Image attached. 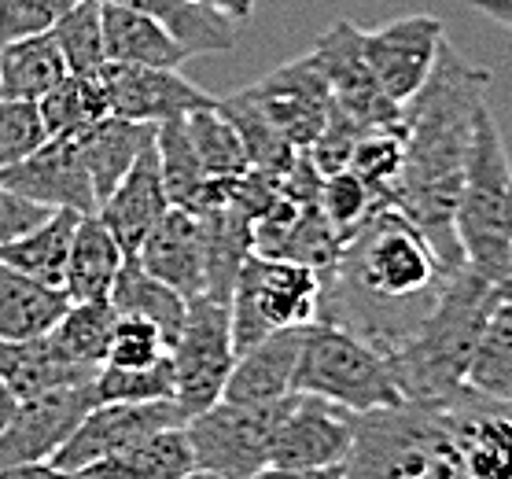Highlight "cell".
<instances>
[{
	"instance_id": "4316f807",
	"label": "cell",
	"mask_w": 512,
	"mask_h": 479,
	"mask_svg": "<svg viewBox=\"0 0 512 479\" xmlns=\"http://www.w3.org/2000/svg\"><path fill=\"white\" fill-rule=\"evenodd\" d=\"M70 295L0 262V339H34L56 328Z\"/></svg>"
},
{
	"instance_id": "b9f144b4",
	"label": "cell",
	"mask_w": 512,
	"mask_h": 479,
	"mask_svg": "<svg viewBox=\"0 0 512 479\" xmlns=\"http://www.w3.org/2000/svg\"><path fill=\"white\" fill-rule=\"evenodd\" d=\"M48 141L37 100H0V170L23 163Z\"/></svg>"
},
{
	"instance_id": "f35d334b",
	"label": "cell",
	"mask_w": 512,
	"mask_h": 479,
	"mask_svg": "<svg viewBox=\"0 0 512 479\" xmlns=\"http://www.w3.org/2000/svg\"><path fill=\"white\" fill-rule=\"evenodd\" d=\"M317 207L325 214V222L336 229V236L347 244L350 236L358 233V225L380 207L369 185L361 181L354 170H336V174L321 177L317 188Z\"/></svg>"
},
{
	"instance_id": "e575fe53",
	"label": "cell",
	"mask_w": 512,
	"mask_h": 479,
	"mask_svg": "<svg viewBox=\"0 0 512 479\" xmlns=\"http://www.w3.org/2000/svg\"><path fill=\"white\" fill-rule=\"evenodd\" d=\"M115 321L118 310L111 306V299H85V303H70L67 314L59 317L48 336L56 339V347L70 362L85 365V369H100L107 358Z\"/></svg>"
},
{
	"instance_id": "8fae6325",
	"label": "cell",
	"mask_w": 512,
	"mask_h": 479,
	"mask_svg": "<svg viewBox=\"0 0 512 479\" xmlns=\"http://www.w3.org/2000/svg\"><path fill=\"white\" fill-rule=\"evenodd\" d=\"M443 41V19H435L428 12L398 15L380 30H361V48L369 59V71L395 107H406L428 85Z\"/></svg>"
},
{
	"instance_id": "4fadbf2b",
	"label": "cell",
	"mask_w": 512,
	"mask_h": 479,
	"mask_svg": "<svg viewBox=\"0 0 512 479\" xmlns=\"http://www.w3.org/2000/svg\"><path fill=\"white\" fill-rule=\"evenodd\" d=\"M354 443V413L328 398L288 391L269 443V465H343Z\"/></svg>"
},
{
	"instance_id": "5b68a950",
	"label": "cell",
	"mask_w": 512,
	"mask_h": 479,
	"mask_svg": "<svg viewBox=\"0 0 512 479\" xmlns=\"http://www.w3.org/2000/svg\"><path fill=\"white\" fill-rule=\"evenodd\" d=\"M454 236L472 273L509 288L512 159L487 100L479 104L472 122V148H468L465 177H461L454 207Z\"/></svg>"
},
{
	"instance_id": "8d00e7d4",
	"label": "cell",
	"mask_w": 512,
	"mask_h": 479,
	"mask_svg": "<svg viewBox=\"0 0 512 479\" xmlns=\"http://www.w3.org/2000/svg\"><path fill=\"white\" fill-rule=\"evenodd\" d=\"M185 129H188V137H192V148H196L199 163H203V170H207L210 177H229V181H236V177L251 166L247 163L244 144H240V133H236L233 122L218 111V100L207 107L188 111Z\"/></svg>"
},
{
	"instance_id": "ab89813d",
	"label": "cell",
	"mask_w": 512,
	"mask_h": 479,
	"mask_svg": "<svg viewBox=\"0 0 512 479\" xmlns=\"http://www.w3.org/2000/svg\"><path fill=\"white\" fill-rule=\"evenodd\" d=\"M100 402H155V398H174V365L170 354L148 369H111L100 365L96 373Z\"/></svg>"
},
{
	"instance_id": "f1b7e54d",
	"label": "cell",
	"mask_w": 512,
	"mask_h": 479,
	"mask_svg": "<svg viewBox=\"0 0 512 479\" xmlns=\"http://www.w3.org/2000/svg\"><path fill=\"white\" fill-rule=\"evenodd\" d=\"M78 222H82L78 211H52L45 222H37L34 229H26V233H19L15 240L0 244V262L23 269L26 277H34V281L63 288L70 240H74Z\"/></svg>"
},
{
	"instance_id": "e0dca14e",
	"label": "cell",
	"mask_w": 512,
	"mask_h": 479,
	"mask_svg": "<svg viewBox=\"0 0 512 479\" xmlns=\"http://www.w3.org/2000/svg\"><path fill=\"white\" fill-rule=\"evenodd\" d=\"M104 82L107 107L111 115L133 118V122H166V118H181L196 107L214 104L218 96L203 93L192 85L185 74L170 71V67H129V63H104L100 71Z\"/></svg>"
},
{
	"instance_id": "7dc6e473",
	"label": "cell",
	"mask_w": 512,
	"mask_h": 479,
	"mask_svg": "<svg viewBox=\"0 0 512 479\" xmlns=\"http://www.w3.org/2000/svg\"><path fill=\"white\" fill-rule=\"evenodd\" d=\"M476 12H483L490 19V23L505 26V30H512V0H468Z\"/></svg>"
},
{
	"instance_id": "f546056e",
	"label": "cell",
	"mask_w": 512,
	"mask_h": 479,
	"mask_svg": "<svg viewBox=\"0 0 512 479\" xmlns=\"http://www.w3.org/2000/svg\"><path fill=\"white\" fill-rule=\"evenodd\" d=\"M115 4L152 15L155 23L174 41H181L192 56H218V52H229L236 45L233 19H225L222 12L196 4V0H115Z\"/></svg>"
},
{
	"instance_id": "2e32d148",
	"label": "cell",
	"mask_w": 512,
	"mask_h": 479,
	"mask_svg": "<svg viewBox=\"0 0 512 479\" xmlns=\"http://www.w3.org/2000/svg\"><path fill=\"white\" fill-rule=\"evenodd\" d=\"M0 188L30 199V203H41L48 211L96 214L93 177L85 170L74 137H48L23 163L0 170Z\"/></svg>"
},
{
	"instance_id": "f907efd6",
	"label": "cell",
	"mask_w": 512,
	"mask_h": 479,
	"mask_svg": "<svg viewBox=\"0 0 512 479\" xmlns=\"http://www.w3.org/2000/svg\"><path fill=\"white\" fill-rule=\"evenodd\" d=\"M509 288H512V244H509Z\"/></svg>"
},
{
	"instance_id": "3957f363",
	"label": "cell",
	"mask_w": 512,
	"mask_h": 479,
	"mask_svg": "<svg viewBox=\"0 0 512 479\" xmlns=\"http://www.w3.org/2000/svg\"><path fill=\"white\" fill-rule=\"evenodd\" d=\"M501 292H505L501 284H490L468 266L450 273L446 288L439 292L428 317L413 328V336L398 343L395 351H387L402 402L439 406L465 391L468 358Z\"/></svg>"
},
{
	"instance_id": "6da1fadb",
	"label": "cell",
	"mask_w": 512,
	"mask_h": 479,
	"mask_svg": "<svg viewBox=\"0 0 512 479\" xmlns=\"http://www.w3.org/2000/svg\"><path fill=\"white\" fill-rule=\"evenodd\" d=\"M454 269L461 266H450L406 211L384 203L317 269V321L347 328L384 354L395 351L428 317Z\"/></svg>"
},
{
	"instance_id": "1f68e13d",
	"label": "cell",
	"mask_w": 512,
	"mask_h": 479,
	"mask_svg": "<svg viewBox=\"0 0 512 479\" xmlns=\"http://www.w3.org/2000/svg\"><path fill=\"white\" fill-rule=\"evenodd\" d=\"M107 299H111V306H115L118 314L152 321L166 336V343H174L181 325H185L188 303L170 288V284H163L159 277H152L148 269L140 266L137 255H126V262L118 269V277H115V284H111Z\"/></svg>"
},
{
	"instance_id": "9a60e30c",
	"label": "cell",
	"mask_w": 512,
	"mask_h": 479,
	"mask_svg": "<svg viewBox=\"0 0 512 479\" xmlns=\"http://www.w3.org/2000/svg\"><path fill=\"white\" fill-rule=\"evenodd\" d=\"M244 93L262 107V115L277 126V133L295 152H306L317 141V133L325 129V118L332 111V93L310 63V56H299L277 71H269L262 82L247 85Z\"/></svg>"
},
{
	"instance_id": "ba28073f",
	"label": "cell",
	"mask_w": 512,
	"mask_h": 479,
	"mask_svg": "<svg viewBox=\"0 0 512 479\" xmlns=\"http://www.w3.org/2000/svg\"><path fill=\"white\" fill-rule=\"evenodd\" d=\"M280 406H284V398H277V402L218 398L203 413L188 417L185 435L196 468L222 479H251L258 468H266Z\"/></svg>"
},
{
	"instance_id": "f6af8a7d",
	"label": "cell",
	"mask_w": 512,
	"mask_h": 479,
	"mask_svg": "<svg viewBox=\"0 0 512 479\" xmlns=\"http://www.w3.org/2000/svg\"><path fill=\"white\" fill-rule=\"evenodd\" d=\"M251 479H343V465H317V468L266 465V468H258Z\"/></svg>"
},
{
	"instance_id": "74e56055",
	"label": "cell",
	"mask_w": 512,
	"mask_h": 479,
	"mask_svg": "<svg viewBox=\"0 0 512 479\" xmlns=\"http://www.w3.org/2000/svg\"><path fill=\"white\" fill-rule=\"evenodd\" d=\"M402 152H406V141H402L398 126L361 129L354 148H350L347 170H354L369 185L380 207L391 203V188H395L398 170H402Z\"/></svg>"
},
{
	"instance_id": "7402d4cb",
	"label": "cell",
	"mask_w": 512,
	"mask_h": 479,
	"mask_svg": "<svg viewBox=\"0 0 512 479\" xmlns=\"http://www.w3.org/2000/svg\"><path fill=\"white\" fill-rule=\"evenodd\" d=\"M303 328H280L236 354L222 398L233 402H277L291 391Z\"/></svg>"
},
{
	"instance_id": "30bf717a",
	"label": "cell",
	"mask_w": 512,
	"mask_h": 479,
	"mask_svg": "<svg viewBox=\"0 0 512 479\" xmlns=\"http://www.w3.org/2000/svg\"><path fill=\"white\" fill-rule=\"evenodd\" d=\"M96 402H100L96 376L19 398L12 421L0 428V468L52 461Z\"/></svg>"
},
{
	"instance_id": "484cf974",
	"label": "cell",
	"mask_w": 512,
	"mask_h": 479,
	"mask_svg": "<svg viewBox=\"0 0 512 479\" xmlns=\"http://www.w3.org/2000/svg\"><path fill=\"white\" fill-rule=\"evenodd\" d=\"M192 446H188L185 424L163 428L137 439V443L122 446L115 454L100 457L93 465H85L74 476L82 479H181L192 472Z\"/></svg>"
},
{
	"instance_id": "c3c4849f",
	"label": "cell",
	"mask_w": 512,
	"mask_h": 479,
	"mask_svg": "<svg viewBox=\"0 0 512 479\" xmlns=\"http://www.w3.org/2000/svg\"><path fill=\"white\" fill-rule=\"evenodd\" d=\"M15 402H19V398L12 395V387H8V384H4V380H0V428H4V424L12 421Z\"/></svg>"
},
{
	"instance_id": "d6a6232c",
	"label": "cell",
	"mask_w": 512,
	"mask_h": 479,
	"mask_svg": "<svg viewBox=\"0 0 512 479\" xmlns=\"http://www.w3.org/2000/svg\"><path fill=\"white\" fill-rule=\"evenodd\" d=\"M63 74L67 63L48 30L0 45V100H41Z\"/></svg>"
},
{
	"instance_id": "cb8c5ba5",
	"label": "cell",
	"mask_w": 512,
	"mask_h": 479,
	"mask_svg": "<svg viewBox=\"0 0 512 479\" xmlns=\"http://www.w3.org/2000/svg\"><path fill=\"white\" fill-rule=\"evenodd\" d=\"M155 141L152 122H133L122 115H104L100 122H93L89 129H82L74 144L85 159V170L93 177L96 207L111 188L126 177V170L137 163V155Z\"/></svg>"
},
{
	"instance_id": "ac0fdd59",
	"label": "cell",
	"mask_w": 512,
	"mask_h": 479,
	"mask_svg": "<svg viewBox=\"0 0 512 479\" xmlns=\"http://www.w3.org/2000/svg\"><path fill=\"white\" fill-rule=\"evenodd\" d=\"M465 479H512V413L509 402L461 391L443 402Z\"/></svg>"
},
{
	"instance_id": "52a82bcc",
	"label": "cell",
	"mask_w": 512,
	"mask_h": 479,
	"mask_svg": "<svg viewBox=\"0 0 512 479\" xmlns=\"http://www.w3.org/2000/svg\"><path fill=\"white\" fill-rule=\"evenodd\" d=\"M317 299H321V277L314 266L251 251L229 292V325H233L236 354L269 332L303 328L317 321Z\"/></svg>"
},
{
	"instance_id": "bcb514c9",
	"label": "cell",
	"mask_w": 512,
	"mask_h": 479,
	"mask_svg": "<svg viewBox=\"0 0 512 479\" xmlns=\"http://www.w3.org/2000/svg\"><path fill=\"white\" fill-rule=\"evenodd\" d=\"M0 479H82L74 476V472H63V468L48 465V461H41V465H12V468H0Z\"/></svg>"
},
{
	"instance_id": "83f0119b",
	"label": "cell",
	"mask_w": 512,
	"mask_h": 479,
	"mask_svg": "<svg viewBox=\"0 0 512 479\" xmlns=\"http://www.w3.org/2000/svg\"><path fill=\"white\" fill-rule=\"evenodd\" d=\"M122 262H126V251L107 233V225L96 214H82L74 240H70L67 277H63V292L70 295V303L107 299Z\"/></svg>"
},
{
	"instance_id": "7a4b0ae2",
	"label": "cell",
	"mask_w": 512,
	"mask_h": 479,
	"mask_svg": "<svg viewBox=\"0 0 512 479\" xmlns=\"http://www.w3.org/2000/svg\"><path fill=\"white\" fill-rule=\"evenodd\" d=\"M487 89L490 71L468 63L450 41H443L428 85L398 118L406 152L391 188V207L406 211L450 266H465L454 236V207L472 148V122L487 100Z\"/></svg>"
},
{
	"instance_id": "603a6c76",
	"label": "cell",
	"mask_w": 512,
	"mask_h": 479,
	"mask_svg": "<svg viewBox=\"0 0 512 479\" xmlns=\"http://www.w3.org/2000/svg\"><path fill=\"white\" fill-rule=\"evenodd\" d=\"M104 12V48L107 63H129V67H170L181 71L188 59H196L181 41L166 34L152 15L115 4V0H100Z\"/></svg>"
},
{
	"instance_id": "5bb4252c",
	"label": "cell",
	"mask_w": 512,
	"mask_h": 479,
	"mask_svg": "<svg viewBox=\"0 0 512 479\" xmlns=\"http://www.w3.org/2000/svg\"><path fill=\"white\" fill-rule=\"evenodd\" d=\"M177 424H185V417L174 406V398H155V402H96L48 465L63 468V472H82L85 465H93L100 457L137 443L144 435L177 428Z\"/></svg>"
},
{
	"instance_id": "d590c367",
	"label": "cell",
	"mask_w": 512,
	"mask_h": 479,
	"mask_svg": "<svg viewBox=\"0 0 512 479\" xmlns=\"http://www.w3.org/2000/svg\"><path fill=\"white\" fill-rule=\"evenodd\" d=\"M48 34L56 41L67 71L74 74L104 71L107 48H104V12H100V0H78L74 8H67L56 23L48 26Z\"/></svg>"
},
{
	"instance_id": "44dd1931",
	"label": "cell",
	"mask_w": 512,
	"mask_h": 479,
	"mask_svg": "<svg viewBox=\"0 0 512 479\" xmlns=\"http://www.w3.org/2000/svg\"><path fill=\"white\" fill-rule=\"evenodd\" d=\"M155 155H159V170H163L170 207L207 214L229 203L233 181L229 177H210L203 170L196 148H192V137H188L185 129V115L166 118V122L155 126Z\"/></svg>"
},
{
	"instance_id": "60d3db41",
	"label": "cell",
	"mask_w": 512,
	"mask_h": 479,
	"mask_svg": "<svg viewBox=\"0 0 512 479\" xmlns=\"http://www.w3.org/2000/svg\"><path fill=\"white\" fill-rule=\"evenodd\" d=\"M166 354H170V343H166V336L152 321L118 314L115 328H111L104 365H111V369H148V365L163 362Z\"/></svg>"
},
{
	"instance_id": "d4e9b609",
	"label": "cell",
	"mask_w": 512,
	"mask_h": 479,
	"mask_svg": "<svg viewBox=\"0 0 512 479\" xmlns=\"http://www.w3.org/2000/svg\"><path fill=\"white\" fill-rule=\"evenodd\" d=\"M96 373L100 369L70 362L48 332L34 339H0V380L12 387L15 398L41 395L63 384H82V380H93Z\"/></svg>"
},
{
	"instance_id": "8992f818",
	"label": "cell",
	"mask_w": 512,
	"mask_h": 479,
	"mask_svg": "<svg viewBox=\"0 0 512 479\" xmlns=\"http://www.w3.org/2000/svg\"><path fill=\"white\" fill-rule=\"evenodd\" d=\"M291 391L328 398L350 413H369V409L402 402L387 354L369 339L328 321L303 325Z\"/></svg>"
},
{
	"instance_id": "ee69618b",
	"label": "cell",
	"mask_w": 512,
	"mask_h": 479,
	"mask_svg": "<svg viewBox=\"0 0 512 479\" xmlns=\"http://www.w3.org/2000/svg\"><path fill=\"white\" fill-rule=\"evenodd\" d=\"M48 214L52 211L41 207V203H30V199L15 196L8 188H0V244H8V240H15L19 233L34 229L37 222H45Z\"/></svg>"
},
{
	"instance_id": "ffe728a7",
	"label": "cell",
	"mask_w": 512,
	"mask_h": 479,
	"mask_svg": "<svg viewBox=\"0 0 512 479\" xmlns=\"http://www.w3.org/2000/svg\"><path fill=\"white\" fill-rule=\"evenodd\" d=\"M166 211H170V196H166L163 170H159V155H155L152 141L137 155V163L126 170V177L100 199L96 218L107 225V233L115 236L118 247L133 255Z\"/></svg>"
},
{
	"instance_id": "836d02e7",
	"label": "cell",
	"mask_w": 512,
	"mask_h": 479,
	"mask_svg": "<svg viewBox=\"0 0 512 479\" xmlns=\"http://www.w3.org/2000/svg\"><path fill=\"white\" fill-rule=\"evenodd\" d=\"M37 111L45 118L48 137H78L82 129H89L104 115H111L100 74H74V71L63 74L37 100Z\"/></svg>"
},
{
	"instance_id": "816d5d0a",
	"label": "cell",
	"mask_w": 512,
	"mask_h": 479,
	"mask_svg": "<svg viewBox=\"0 0 512 479\" xmlns=\"http://www.w3.org/2000/svg\"><path fill=\"white\" fill-rule=\"evenodd\" d=\"M505 402H509V413H512V398H505Z\"/></svg>"
},
{
	"instance_id": "9c48e42d",
	"label": "cell",
	"mask_w": 512,
	"mask_h": 479,
	"mask_svg": "<svg viewBox=\"0 0 512 479\" xmlns=\"http://www.w3.org/2000/svg\"><path fill=\"white\" fill-rule=\"evenodd\" d=\"M236 347L233 325H229V303L199 295L185 310V325L170 343V365H174V406L181 417H196L214 406L225 391V380L233 373Z\"/></svg>"
},
{
	"instance_id": "4dcf8cb0",
	"label": "cell",
	"mask_w": 512,
	"mask_h": 479,
	"mask_svg": "<svg viewBox=\"0 0 512 479\" xmlns=\"http://www.w3.org/2000/svg\"><path fill=\"white\" fill-rule=\"evenodd\" d=\"M465 391L483 398H512V288L498 295L468 358Z\"/></svg>"
},
{
	"instance_id": "7c38bea8",
	"label": "cell",
	"mask_w": 512,
	"mask_h": 479,
	"mask_svg": "<svg viewBox=\"0 0 512 479\" xmlns=\"http://www.w3.org/2000/svg\"><path fill=\"white\" fill-rule=\"evenodd\" d=\"M310 63L317 67V74L325 78L332 104L343 107L361 129L376 126H398L402 107H395L384 96V89L376 85L369 59L361 48V26L350 19H339L317 37L314 48L306 52Z\"/></svg>"
},
{
	"instance_id": "7bdbcfd3",
	"label": "cell",
	"mask_w": 512,
	"mask_h": 479,
	"mask_svg": "<svg viewBox=\"0 0 512 479\" xmlns=\"http://www.w3.org/2000/svg\"><path fill=\"white\" fill-rule=\"evenodd\" d=\"M74 4L78 0H0V45H12L30 34H45Z\"/></svg>"
},
{
	"instance_id": "277c9868",
	"label": "cell",
	"mask_w": 512,
	"mask_h": 479,
	"mask_svg": "<svg viewBox=\"0 0 512 479\" xmlns=\"http://www.w3.org/2000/svg\"><path fill=\"white\" fill-rule=\"evenodd\" d=\"M343 479H465L446 406L395 402L354 413Z\"/></svg>"
},
{
	"instance_id": "681fc988",
	"label": "cell",
	"mask_w": 512,
	"mask_h": 479,
	"mask_svg": "<svg viewBox=\"0 0 512 479\" xmlns=\"http://www.w3.org/2000/svg\"><path fill=\"white\" fill-rule=\"evenodd\" d=\"M181 479H222V476H214V472H203V468H192V472H185Z\"/></svg>"
},
{
	"instance_id": "d6986e66",
	"label": "cell",
	"mask_w": 512,
	"mask_h": 479,
	"mask_svg": "<svg viewBox=\"0 0 512 479\" xmlns=\"http://www.w3.org/2000/svg\"><path fill=\"white\" fill-rule=\"evenodd\" d=\"M133 255L152 277L170 284L185 303H192L207 284V218L170 207Z\"/></svg>"
}]
</instances>
